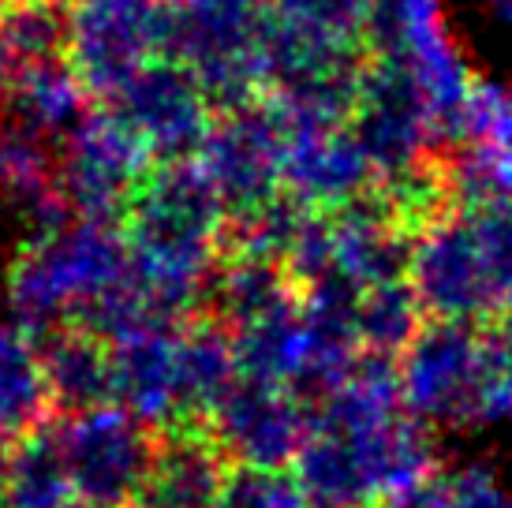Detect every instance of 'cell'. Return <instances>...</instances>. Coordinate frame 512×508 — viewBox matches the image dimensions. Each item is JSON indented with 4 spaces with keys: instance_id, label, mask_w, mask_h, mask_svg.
Listing matches in <instances>:
<instances>
[{
    "instance_id": "cell-32",
    "label": "cell",
    "mask_w": 512,
    "mask_h": 508,
    "mask_svg": "<svg viewBox=\"0 0 512 508\" xmlns=\"http://www.w3.org/2000/svg\"><path fill=\"white\" fill-rule=\"evenodd\" d=\"M378 508H400V505H378Z\"/></svg>"
},
{
    "instance_id": "cell-14",
    "label": "cell",
    "mask_w": 512,
    "mask_h": 508,
    "mask_svg": "<svg viewBox=\"0 0 512 508\" xmlns=\"http://www.w3.org/2000/svg\"><path fill=\"white\" fill-rule=\"evenodd\" d=\"M311 411L288 385L240 378L225 404L214 411V441L240 467L281 471L296 464L303 441L311 434Z\"/></svg>"
},
{
    "instance_id": "cell-20",
    "label": "cell",
    "mask_w": 512,
    "mask_h": 508,
    "mask_svg": "<svg viewBox=\"0 0 512 508\" xmlns=\"http://www.w3.org/2000/svg\"><path fill=\"white\" fill-rule=\"evenodd\" d=\"M225 452L195 426H180L157 445L146 508H214L225 490Z\"/></svg>"
},
{
    "instance_id": "cell-8",
    "label": "cell",
    "mask_w": 512,
    "mask_h": 508,
    "mask_svg": "<svg viewBox=\"0 0 512 508\" xmlns=\"http://www.w3.org/2000/svg\"><path fill=\"white\" fill-rule=\"evenodd\" d=\"M68 15V64L98 105L150 60L169 57L172 0H72Z\"/></svg>"
},
{
    "instance_id": "cell-23",
    "label": "cell",
    "mask_w": 512,
    "mask_h": 508,
    "mask_svg": "<svg viewBox=\"0 0 512 508\" xmlns=\"http://www.w3.org/2000/svg\"><path fill=\"white\" fill-rule=\"evenodd\" d=\"M0 497L8 508H68L72 482L53 434H30L0 464Z\"/></svg>"
},
{
    "instance_id": "cell-33",
    "label": "cell",
    "mask_w": 512,
    "mask_h": 508,
    "mask_svg": "<svg viewBox=\"0 0 512 508\" xmlns=\"http://www.w3.org/2000/svg\"><path fill=\"white\" fill-rule=\"evenodd\" d=\"M68 508H83V505H79V501H75V505H68Z\"/></svg>"
},
{
    "instance_id": "cell-27",
    "label": "cell",
    "mask_w": 512,
    "mask_h": 508,
    "mask_svg": "<svg viewBox=\"0 0 512 508\" xmlns=\"http://www.w3.org/2000/svg\"><path fill=\"white\" fill-rule=\"evenodd\" d=\"M214 508H311L296 475L270 467H240L225 479Z\"/></svg>"
},
{
    "instance_id": "cell-18",
    "label": "cell",
    "mask_w": 512,
    "mask_h": 508,
    "mask_svg": "<svg viewBox=\"0 0 512 508\" xmlns=\"http://www.w3.org/2000/svg\"><path fill=\"white\" fill-rule=\"evenodd\" d=\"M378 187L352 127H292L285 150V195L311 210H341Z\"/></svg>"
},
{
    "instance_id": "cell-4",
    "label": "cell",
    "mask_w": 512,
    "mask_h": 508,
    "mask_svg": "<svg viewBox=\"0 0 512 508\" xmlns=\"http://www.w3.org/2000/svg\"><path fill=\"white\" fill-rule=\"evenodd\" d=\"M408 281L438 322L512 314V202H453L412 236Z\"/></svg>"
},
{
    "instance_id": "cell-2",
    "label": "cell",
    "mask_w": 512,
    "mask_h": 508,
    "mask_svg": "<svg viewBox=\"0 0 512 508\" xmlns=\"http://www.w3.org/2000/svg\"><path fill=\"white\" fill-rule=\"evenodd\" d=\"M131 277L165 322H184L214 292L228 213L199 161H161L124 210Z\"/></svg>"
},
{
    "instance_id": "cell-28",
    "label": "cell",
    "mask_w": 512,
    "mask_h": 508,
    "mask_svg": "<svg viewBox=\"0 0 512 508\" xmlns=\"http://www.w3.org/2000/svg\"><path fill=\"white\" fill-rule=\"evenodd\" d=\"M270 8L281 23L326 30V34H344V38H359L363 42L367 19L374 12V0H270Z\"/></svg>"
},
{
    "instance_id": "cell-15",
    "label": "cell",
    "mask_w": 512,
    "mask_h": 508,
    "mask_svg": "<svg viewBox=\"0 0 512 508\" xmlns=\"http://www.w3.org/2000/svg\"><path fill=\"white\" fill-rule=\"evenodd\" d=\"M445 139L456 142L449 165L453 202H512V86L475 79Z\"/></svg>"
},
{
    "instance_id": "cell-30",
    "label": "cell",
    "mask_w": 512,
    "mask_h": 508,
    "mask_svg": "<svg viewBox=\"0 0 512 508\" xmlns=\"http://www.w3.org/2000/svg\"><path fill=\"white\" fill-rule=\"evenodd\" d=\"M0 464H4V441H0Z\"/></svg>"
},
{
    "instance_id": "cell-12",
    "label": "cell",
    "mask_w": 512,
    "mask_h": 508,
    "mask_svg": "<svg viewBox=\"0 0 512 508\" xmlns=\"http://www.w3.org/2000/svg\"><path fill=\"white\" fill-rule=\"evenodd\" d=\"M105 109H113L120 124L143 142L154 165L195 161L217 120V105L202 90L195 71L172 57L150 60L120 86L116 98L105 101Z\"/></svg>"
},
{
    "instance_id": "cell-29",
    "label": "cell",
    "mask_w": 512,
    "mask_h": 508,
    "mask_svg": "<svg viewBox=\"0 0 512 508\" xmlns=\"http://www.w3.org/2000/svg\"><path fill=\"white\" fill-rule=\"evenodd\" d=\"M479 430H505L512 434V329L490 333V355H486V378L475 411Z\"/></svg>"
},
{
    "instance_id": "cell-19",
    "label": "cell",
    "mask_w": 512,
    "mask_h": 508,
    "mask_svg": "<svg viewBox=\"0 0 512 508\" xmlns=\"http://www.w3.org/2000/svg\"><path fill=\"white\" fill-rule=\"evenodd\" d=\"M90 101L68 60H45L12 71L0 90V120L60 146L90 116Z\"/></svg>"
},
{
    "instance_id": "cell-22",
    "label": "cell",
    "mask_w": 512,
    "mask_h": 508,
    "mask_svg": "<svg viewBox=\"0 0 512 508\" xmlns=\"http://www.w3.org/2000/svg\"><path fill=\"white\" fill-rule=\"evenodd\" d=\"M45 374L53 400L68 408L113 404V348L90 329H60L45 340Z\"/></svg>"
},
{
    "instance_id": "cell-17",
    "label": "cell",
    "mask_w": 512,
    "mask_h": 508,
    "mask_svg": "<svg viewBox=\"0 0 512 508\" xmlns=\"http://www.w3.org/2000/svg\"><path fill=\"white\" fill-rule=\"evenodd\" d=\"M412 232L378 191L326 210V269L318 281H341L356 292L408 277Z\"/></svg>"
},
{
    "instance_id": "cell-31",
    "label": "cell",
    "mask_w": 512,
    "mask_h": 508,
    "mask_svg": "<svg viewBox=\"0 0 512 508\" xmlns=\"http://www.w3.org/2000/svg\"><path fill=\"white\" fill-rule=\"evenodd\" d=\"M0 508H8V501H4V497H0Z\"/></svg>"
},
{
    "instance_id": "cell-16",
    "label": "cell",
    "mask_w": 512,
    "mask_h": 508,
    "mask_svg": "<svg viewBox=\"0 0 512 508\" xmlns=\"http://www.w3.org/2000/svg\"><path fill=\"white\" fill-rule=\"evenodd\" d=\"M184 325H154L113 340V404L146 426H191L187 415V348Z\"/></svg>"
},
{
    "instance_id": "cell-9",
    "label": "cell",
    "mask_w": 512,
    "mask_h": 508,
    "mask_svg": "<svg viewBox=\"0 0 512 508\" xmlns=\"http://www.w3.org/2000/svg\"><path fill=\"white\" fill-rule=\"evenodd\" d=\"M285 150L288 124L270 98L217 113L195 161L214 184L228 225L285 195Z\"/></svg>"
},
{
    "instance_id": "cell-21",
    "label": "cell",
    "mask_w": 512,
    "mask_h": 508,
    "mask_svg": "<svg viewBox=\"0 0 512 508\" xmlns=\"http://www.w3.org/2000/svg\"><path fill=\"white\" fill-rule=\"evenodd\" d=\"M53 389L45 374V355L34 337L15 322H0V441H23L38 434Z\"/></svg>"
},
{
    "instance_id": "cell-1",
    "label": "cell",
    "mask_w": 512,
    "mask_h": 508,
    "mask_svg": "<svg viewBox=\"0 0 512 508\" xmlns=\"http://www.w3.org/2000/svg\"><path fill=\"white\" fill-rule=\"evenodd\" d=\"M430 475V430L404 404L385 359H363L329 385L296 456V482L311 508L400 505Z\"/></svg>"
},
{
    "instance_id": "cell-7",
    "label": "cell",
    "mask_w": 512,
    "mask_h": 508,
    "mask_svg": "<svg viewBox=\"0 0 512 508\" xmlns=\"http://www.w3.org/2000/svg\"><path fill=\"white\" fill-rule=\"evenodd\" d=\"M363 42L370 57L393 60L423 86L438 116V135L445 139L475 86L464 49L449 27L445 0H374Z\"/></svg>"
},
{
    "instance_id": "cell-6",
    "label": "cell",
    "mask_w": 512,
    "mask_h": 508,
    "mask_svg": "<svg viewBox=\"0 0 512 508\" xmlns=\"http://www.w3.org/2000/svg\"><path fill=\"white\" fill-rule=\"evenodd\" d=\"M53 441L83 508H135L146 501L157 445L128 408L98 404L75 411L53 430Z\"/></svg>"
},
{
    "instance_id": "cell-11",
    "label": "cell",
    "mask_w": 512,
    "mask_h": 508,
    "mask_svg": "<svg viewBox=\"0 0 512 508\" xmlns=\"http://www.w3.org/2000/svg\"><path fill=\"white\" fill-rule=\"evenodd\" d=\"M154 157L113 109H90L83 124L57 146V187L72 217L120 221Z\"/></svg>"
},
{
    "instance_id": "cell-25",
    "label": "cell",
    "mask_w": 512,
    "mask_h": 508,
    "mask_svg": "<svg viewBox=\"0 0 512 508\" xmlns=\"http://www.w3.org/2000/svg\"><path fill=\"white\" fill-rule=\"evenodd\" d=\"M419 314H423V303H419L408 277L359 292V337H363V348L374 355L404 352L415 340V333L423 329Z\"/></svg>"
},
{
    "instance_id": "cell-5",
    "label": "cell",
    "mask_w": 512,
    "mask_h": 508,
    "mask_svg": "<svg viewBox=\"0 0 512 508\" xmlns=\"http://www.w3.org/2000/svg\"><path fill=\"white\" fill-rule=\"evenodd\" d=\"M273 23L270 0H172L169 57L228 113L266 98Z\"/></svg>"
},
{
    "instance_id": "cell-24",
    "label": "cell",
    "mask_w": 512,
    "mask_h": 508,
    "mask_svg": "<svg viewBox=\"0 0 512 508\" xmlns=\"http://www.w3.org/2000/svg\"><path fill=\"white\" fill-rule=\"evenodd\" d=\"M72 15L64 0H0V49L15 68L68 60Z\"/></svg>"
},
{
    "instance_id": "cell-26",
    "label": "cell",
    "mask_w": 512,
    "mask_h": 508,
    "mask_svg": "<svg viewBox=\"0 0 512 508\" xmlns=\"http://www.w3.org/2000/svg\"><path fill=\"white\" fill-rule=\"evenodd\" d=\"M400 508H512V479L494 464L471 460L445 475H430Z\"/></svg>"
},
{
    "instance_id": "cell-13",
    "label": "cell",
    "mask_w": 512,
    "mask_h": 508,
    "mask_svg": "<svg viewBox=\"0 0 512 508\" xmlns=\"http://www.w3.org/2000/svg\"><path fill=\"white\" fill-rule=\"evenodd\" d=\"M348 127L374 165L378 184L434 161V139H441L438 116L423 86L400 64L378 57H370L363 71L356 113Z\"/></svg>"
},
{
    "instance_id": "cell-3",
    "label": "cell",
    "mask_w": 512,
    "mask_h": 508,
    "mask_svg": "<svg viewBox=\"0 0 512 508\" xmlns=\"http://www.w3.org/2000/svg\"><path fill=\"white\" fill-rule=\"evenodd\" d=\"M128 277L131 251L124 228L68 217L64 225L34 232L15 254L4 277V307L30 337L83 329Z\"/></svg>"
},
{
    "instance_id": "cell-10",
    "label": "cell",
    "mask_w": 512,
    "mask_h": 508,
    "mask_svg": "<svg viewBox=\"0 0 512 508\" xmlns=\"http://www.w3.org/2000/svg\"><path fill=\"white\" fill-rule=\"evenodd\" d=\"M490 333L464 322L423 325L415 340L400 352V393L415 419L427 426L464 430L475 426L479 393L486 378Z\"/></svg>"
}]
</instances>
